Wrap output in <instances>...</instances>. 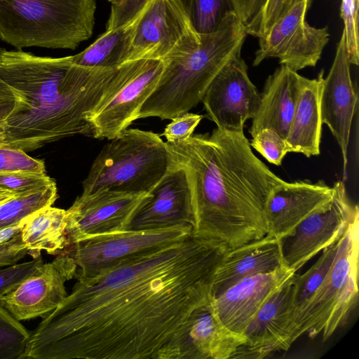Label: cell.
<instances>
[{
  "label": "cell",
  "instance_id": "7bdbcfd3",
  "mask_svg": "<svg viewBox=\"0 0 359 359\" xmlns=\"http://www.w3.org/2000/svg\"><path fill=\"white\" fill-rule=\"evenodd\" d=\"M17 196L20 195H17L8 189L0 187V204Z\"/></svg>",
  "mask_w": 359,
  "mask_h": 359
},
{
  "label": "cell",
  "instance_id": "d6a6232c",
  "mask_svg": "<svg viewBox=\"0 0 359 359\" xmlns=\"http://www.w3.org/2000/svg\"><path fill=\"white\" fill-rule=\"evenodd\" d=\"M358 4L359 0H341L340 6L348 58L355 65L359 64Z\"/></svg>",
  "mask_w": 359,
  "mask_h": 359
},
{
  "label": "cell",
  "instance_id": "d590c367",
  "mask_svg": "<svg viewBox=\"0 0 359 359\" xmlns=\"http://www.w3.org/2000/svg\"><path fill=\"white\" fill-rule=\"evenodd\" d=\"M149 0H116L111 3L106 30L119 27L135 18Z\"/></svg>",
  "mask_w": 359,
  "mask_h": 359
},
{
  "label": "cell",
  "instance_id": "9c48e42d",
  "mask_svg": "<svg viewBox=\"0 0 359 359\" xmlns=\"http://www.w3.org/2000/svg\"><path fill=\"white\" fill-rule=\"evenodd\" d=\"M190 225L123 232L89 238L69 245L61 252L68 257L77 280L88 279L130 259L184 239Z\"/></svg>",
  "mask_w": 359,
  "mask_h": 359
},
{
  "label": "cell",
  "instance_id": "5b68a950",
  "mask_svg": "<svg viewBox=\"0 0 359 359\" xmlns=\"http://www.w3.org/2000/svg\"><path fill=\"white\" fill-rule=\"evenodd\" d=\"M95 9L96 0H0V40L74 50L91 37Z\"/></svg>",
  "mask_w": 359,
  "mask_h": 359
},
{
  "label": "cell",
  "instance_id": "5bb4252c",
  "mask_svg": "<svg viewBox=\"0 0 359 359\" xmlns=\"http://www.w3.org/2000/svg\"><path fill=\"white\" fill-rule=\"evenodd\" d=\"M259 99L260 93L250 79L248 66L239 53L215 76L201 102L207 118L217 128L241 132L245 121L255 116Z\"/></svg>",
  "mask_w": 359,
  "mask_h": 359
},
{
  "label": "cell",
  "instance_id": "74e56055",
  "mask_svg": "<svg viewBox=\"0 0 359 359\" xmlns=\"http://www.w3.org/2000/svg\"><path fill=\"white\" fill-rule=\"evenodd\" d=\"M301 1L266 0L262 11L256 37L264 36L276 21Z\"/></svg>",
  "mask_w": 359,
  "mask_h": 359
},
{
  "label": "cell",
  "instance_id": "f1b7e54d",
  "mask_svg": "<svg viewBox=\"0 0 359 359\" xmlns=\"http://www.w3.org/2000/svg\"><path fill=\"white\" fill-rule=\"evenodd\" d=\"M232 11L231 0H192L189 14L195 30L205 34L216 31Z\"/></svg>",
  "mask_w": 359,
  "mask_h": 359
},
{
  "label": "cell",
  "instance_id": "8992f818",
  "mask_svg": "<svg viewBox=\"0 0 359 359\" xmlns=\"http://www.w3.org/2000/svg\"><path fill=\"white\" fill-rule=\"evenodd\" d=\"M104 145L82 182V194L107 189L149 193L167 172L166 144L151 131L126 128Z\"/></svg>",
  "mask_w": 359,
  "mask_h": 359
},
{
  "label": "cell",
  "instance_id": "7c38bea8",
  "mask_svg": "<svg viewBox=\"0 0 359 359\" xmlns=\"http://www.w3.org/2000/svg\"><path fill=\"white\" fill-rule=\"evenodd\" d=\"M332 187L331 201L303 219L291 236L281 240L283 264L294 272L337 241L359 212L358 205L350 203L343 181L336 182Z\"/></svg>",
  "mask_w": 359,
  "mask_h": 359
},
{
  "label": "cell",
  "instance_id": "3957f363",
  "mask_svg": "<svg viewBox=\"0 0 359 359\" xmlns=\"http://www.w3.org/2000/svg\"><path fill=\"white\" fill-rule=\"evenodd\" d=\"M117 69L77 65L72 55L0 48V78L15 97L4 122V145L26 151L75 135L91 136L87 116Z\"/></svg>",
  "mask_w": 359,
  "mask_h": 359
},
{
  "label": "cell",
  "instance_id": "f546056e",
  "mask_svg": "<svg viewBox=\"0 0 359 359\" xmlns=\"http://www.w3.org/2000/svg\"><path fill=\"white\" fill-rule=\"evenodd\" d=\"M30 333L0 304V359H22Z\"/></svg>",
  "mask_w": 359,
  "mask_h": 359
},
{
  "label": "cell",
  "instance_id": "8fae6325",
  "mask_svg": "<svg viewBox=\"0 0 359 359\" xmlns=\"http://www.w3.org/2000/svg\"><path fill=\"white\" fill-rule=\"evenodd\" d=\"M311 0H302L291 8L268 32L259 39L253 66L268 58L294 71L315 67L330 39L327 27L316 28L306 21Z\"/></svg>",
  "mask_w": 359,
  "mask_h": 359
},
{
  "label": "cell",
  "instance_id": "8d00e7d4",
  "mask_svg": "<svg viewBox=\"0 0 359 359\" xmlns=\"http://www.w3.org/2000/svg\"><path fill=\"white\" fill-rule=\"evenodd\" d=\"M203 116L199 114L187 112L179 115L165 128L163 135L167 142L185 140L190 137L199 124Z\"/></svg>",
  "mask_w": 359,
  "mask_h": 359
},
{
  "label": "cell",
  "instance_id": "83f0119b",
  "mask_svg": "<svg viewBox=\"0 0 359 359\" xmlns=\"http://www.w3.org/2000/svg\"><path fill=\"white\" fill-rule=\"evenodd\" d=\"M341 236L334 243L323 250L320 258L309 270L302 275L294 274L293 282L295 288L296 315L329 272L339 250Z\"/></svg>",
  "mask_w": 359,
  "mask_h": 359
},
{
  "label": "cell",
  "instance_id": "f6af8a7d",
  "mask_svg": "<svg viewBox=\"0 0 359 359\" xmlns=\"http://www.w3.org/2000/svg\"><path fill=\"white\" fill-rule=\"evenodd\" d=\"M107 1H108L109 2L112 3V2H114V1H116V0H107Z\"/></svg>",
  "mask_w": 359,
  "mask_h": 359
},
{
  "label": "cell",
  "instance_id": "60d3db41",
  "mask_svg": "<svg viewBox=\"0 0 359 359\" xmlns=\"http://www.w3.org/2000/svg\"><path fill=\"white\" fill-rule=\"evenodd\" d=\"M25 219L18 224L0 230V244L8 241L21 232Z\"/></svg>",
  "mask_w": 359,
  "mask_h": 359
},
{
  "label": "cell",
  "instance_id": "d6986e66",
  "mask_svg": "<svg viewBox=\"0 0 359 359\" xmlns=\"http://www.w3.org/2000/svg\"><path fill=\"white\" fill-rule=\"evenodd\" d=\"M294 274L283 265L271 272L246 277L221 294L212 296V304L220 320L233 332L243 335L262 306Z\"/></svg>",
  "mask_w": 359,
  "mask_h": 359
},
{
  "label": "cell",
  "instance_id": "e575fe53",
  "mask_svg": "<svg viewBox=\"0 0 359 359\" xmlns=\"http://www.w3.org/2000/svg\"><path fill=\"white\" fill-rule=\"evenodd\" d=\"M43 262L41 256L20 264L0 268V299L15 288Z\"/></svg>",
  "mask_w": 359,
  "mask_h": 359
},
{
  "label": "cell",
  "instance_id": "ee69618b",
  "mask_svg": "<svg viewBox=\"0 0 359 359\" xmlns=\"http://www.w3.org/2000/svg\"><path fill=\"white\" fill-rule=\"evenodd\" d=\"M182 1L184 2V4L188 13H189L192 0H182Z\"/></svg>",
  "mask_w": 359,
  "mask_h": 359
},
{
  "label": "cell",
  "instance_id": "277c9868",
  "mask_svg": "<svg viewBox=\"0 0 359 359\" xmlns=\"http://www.w3.org/2000/svg\"><path fill=\"white\" fill-rule=\"evenodd\" d=\"M200 35L201 43L194 50L163 62L158 84L142 104L138 119H172L195 107L218 72L241 53L248 33L232 11L216 31Z\"/></svg>",
  "mask_w": 359,
  "mask_h": 359
},
{
  "label": "cell",
  "instance_id": "9a60e30c",
  "mask_svg": "<svg viewBox=\"0 0 359 359\" xmlns=\"http://www.w3.org/2000/svg\"><path fill=\"white\" fill-rule=\"evenodd\" d=\"M294 276L257 313L243 332L245 343L232 358H262L274 351H287L298 338Z\"/></svg>",
  "mask_w": 359,
  "mask_h": 359
},
{
  "label": "cell",
  "instance_id": "4fadbf2b",
  "mask_svg": "<svg viewBox=\"0 0 359 359\" xmlns=\"http://www.w3.org/2000/svg\"><path fill=\"white\" fill-rule=\"evenodd\" d=\"M150 196V193L132 194L107 189L81 194L67 210L68 245L127 231L136 212Z\"/></svg>",
  "mask_w": 359,
  "mask_h": 359
},
{
  "label": "cell",
  "instance_id": "f35d334b",
  "mask_svg": "<svg viewBox=\"0 0 359 359\" xmlns=\"http://www.w3.org/2000/svg\"><path fill=\"white\" fill-rule=\"evenodd\" d=\"M27 255H29V251L20 233L8 241L0 244V268L15 264Z\"/></svg>",
  "mask_w": 359,
  "mask_h": 359
},
{
  "label": "cell",
  "instance_id": "d4e9b609",
  "mask_svg": "<svg viewBox=\"0 0 359 359\" xmlns=\"http://www.w3.org/2000/svg\"><path fill=\"white\" fill-rule=\"evenodd\" d=\"M66 210L48 206L28 216L25 219L20 235L22 242L33 258L44 250L58 255L67 247Z\"/></svg>",
  "mask_w": 359,
  "mask_h": 359
},
{
  "label": "cell",
  "instance_id": "cb8c5ba5",
  "mask_svg": "<svg viewBox=\"0 0 359 359\" xmlns=\"http://www.w3.org/2000/svg\"><path fill=\"white\" fill-rule=\"evenodd\" d=\"M323 76L322 70L316 79H304L285 137L290 152L301 153L306 157L320 153L323 123L320 98Z\"/></svg>",
  "mask_w": 359,
  "mask_h": 359
},
{
  "label": "cell",
  "instance_id": "ab89813d",
  "mask_svg": "<svg viewBox=\"0 0 359 359\" xmlns=\"http://www.w3.org/2000/svg\"><path fill=\"white\" fill-rule=\"evenodd\" d=\"M14 95L8 86L0 78V107L13 105Z\"/></svg>",
  "mask_w": 359,
  "mask_h": 359
},
{
  "label": "cell",
  "instance_id": "603a6c76",
  "mask_svg": "<svg viewBox=\"0 0 359 359\" xmlns=\"http://www.w3.org/2000/svg\"><path fill=\"white\" fill-rule=\"evenodd\" d=\"M283 265L281 241L269 233L230 248L215 272L212 295L221 294L246 277L271 272Z\"/></svg>",
  "mask_w": 359,
  "mask_h": 359
},
{
  "label": "cell",
  "instance_id": "484cf974",
  "mask_svg": "<svg viewBox=\"0 0 359 359\" xmlns=\"http://www.w3.org/2000/svg\"><path fill=\"white\" fill-rule=\"evenodd\" d=\"M140 13L128 23L106 30L85 50L72 55V63L89 67L117 68L128 62Z\"/></svg>",
  "mask_w": 359,
  "mask_h": 359
},
{
  "label": "cell",
  "instance_id": "7a4b0ae2",
  "mask_svg": "<svg viewBox=\"0 0 359 359\" xmlns=\"http://www.w3.org/2000/svg\"><path fill=\"white\" fill-rule=\"evenodd\" d=\"M170 161L185 172L194 211L193 233L230 248L269 233L268 199L285 181L252 152L243 131L215 128L166 142Z\"/></svg>",
  "mask_w": 359,
  "mask_h": 359
},
{
  "label": "cell",
  "instance_id": "e0dca14e",
  "mask_svg": "<svg viewBox=\"0 0 359 359\" xmlns=\"http://www.w3.org/2000/svg\"><path fill=\"white\" fill-rule=\"evenodd\" d=\"M350 65L345 34L342 32L332 67L323 80L320 104L322 123L327 126L341 149L344 177L348 163L351 128L358 104Z\"/></svg>",
  "mask_w": 359,
  "mask_h": 359
},
{
  "label": "cell",
  "instance_id": "ffe728a7",
  "mask_svg": "<svg viewBox=\"0 0 359 359\" xmlns=\"http://www.w3.org/2000/svg\"><path fill=\"white\" fill-rule=\"evenodd\" d=\"M333 187L323 180L285 182L271 192L266 207L269 234L279 240L291 236L307 216L330 202Z\"/></svg>",
  "mask_w": 359,
  "mask_h": 359
},
{
  "label": "cell",
  "instance_id": "6da1fadb",
  "mask_svg": "<svg viewBox=\"0 0 359 359\" xmlns=\"http://www.w3.org/2000/svg\"><path fill=\"white\" fill-rule=\"evenodd\" d=\"M230 248L191 233L95 277L30 333L22 359H180L187 321Z\"/></svg>",
  "mask_w": 359,
  "mask_h": 359
},
{
  "label": "cell",
  "instance_id": "52a82bcc",
  "mask_svg": "<svg viewBox=\"0 0 359 359\" xmlns=\"http://www.w3.org/2000/svg\"><path fill=\"white\" fill-rule=\"evenodd\" d=\"M359 212L348 222L339 250L324 280L296 315L298 338L328 339L346 321L358 297Z\"/></svg>",
  "mask_w": 359,
  "mask_h": 359
},
{
  "label": "cell",
  "instance_id": "7402d4cb",
  "mask_svg": "<svg viewBox=\"0 0 359 359\" xmlns=\"http://www.w3.org/2000/svg\"><path fill=\"white\" fill-rule=\"evenodd\" d=\"M304 79L283 65L268 76L252 118L251 137L260 130L270 128L285 139Z\"/></svg>",
  "mask_w": 359,
  "mask_h": 359
},
{
  "label": "cell",
  "instance_id": "4dcf8cb0",
  "mask_svg": "<svg viewBox=\"0 0 359 359\" xmlns=\"http://www.w3.org/2000/svg\"><path fill=\"white\" fill-rule=\"evenodd\" d=\"M252 137L251 147L273 165H280L284 157L290 152L285 139L272 129L260 130Z\"/></svg>",
  "mask_w": 359,
  "mask_h": 359
},
{
  "label": "cell",
  "instance_id": "4316f807",
  "mask_svg": "<svg viewBox=\"0 0 359 359\" xmlns=\"http://www.w3.org/2000/svg\"><path fill=\"white\" fill-rule=\"evenodd\" d=\"M57 198L55 182L36 191L17 196L0 204V230L20 223L36 211L51 206Z\"/></svg>",
  "mask_w": 359,
  "mask_h": 359
},
{
  "label": "cell",
  "instance_id": "44dd1931",
  "mask_svg": "<svg viewBox=\"0 0 359 359\" xmlns=\"http://www.w3.org/2000/svg\"><path fill=\"white\" fill-rule=\"evenodd\" d=\"M245 341L243 335L233 332L220 320L212 295L189 316L180 359L232 358Z\"/></svg>",
  "mask_w": 359,
  "mask_h": 359
},
{
  "label": "cell",
  "instance_id": "836d02e7",
  "mask_svg": "<svg viewBox=\"0 0 359 359\" xmlns=\"http://www.w3.org/2000/svg\"><path fill=\"white\" fill-rule=\"evenodd\" d=\"M0 172L46 173L44 162L35 159L20 149L0 147Z\"/></svg>",
  "mask_w": 359,
  "mask_h": 359
},
{
  "label": "cell",
  "instance_id": "ac0fdd59",
  "mask_svg": "<svg viewBox=\"0 0 359 359\" xmlns=\"http://www.w3.org/2000/svg\"><path fill=\"white\" fill-rule=\"evenodd\" d=\"M128 230H150L176 225L194 227L191 195L184 170L170 161L169 168L149 192Z\"/></svg>",
  "mask_w": 359,
  "mask_h": 359
},
{
  "label": "cell",
  "instance_id": "ba28073f",
  "mask_svg": "<svg viewBox=\"0 0 359 359\" xmlns=\"http://www.w3.org/2000/svg\"><path fill=\"white\" fill-rule=\"evenodd\" d=\"M164 63L141 59L118 67L102 97L87 116L91 136L115 137L135 120L140 109L158 84Z\"/></svg>",
  "mask_w": 359,
  "mask_h": 359
},
{
  "label": "cell",
  "instance_id": "b9f144b4",
  "mask_svg": "<svg viewBox=\"0 0 359 359\" xmlns=\"http://www.w3.org/2000/svg\"><path fill=\"white\" fill-rule=\"evenodd\" d=\"M13 105L0 107V147L4 145V128L5 119L11 113Z\"/></svg>",
  "mask_w": 359,
  "mask_h": 359
},
{
  "label": "cell",
  "instance_id": "2e32d148",
  "mask_svg": "<svg viewBox=\"0 0 359 359\" xmlns=\"http://www.w3.org/2000/svg\"><path fill=\"white\" fill-rule=\"evenodd\" d=\"M74 270L62 252L52 262L38 266L31 274L0 299V304L18 320L48 316L68 295L65 283Z\"/></svg>",
  "mask_w": 359,
  "mask_h": 359
},
{
  "label": "cell",
  "instance_id": "30bf717a",
  "mask_svg": "<svg viewBox=\"0 0 359 359\" xmlns=\"http://www.w3.org/2000/svg\"><path fill=\"white\" fill-rule=\"evenodd\" d=\"M201 43L182 0H149L140 13L129 61L165 62L184 55Z\"/></svg>",
  "mask_w": 359,
  "mask_h": 359
},
{
  "label": "cell",
  "instance_id": "1f68e13d",
  "mask_svg": "<svg viewBox=\"0 0 359 359\" xmlns=\"http://www.w3.org/2000/svg\"><path fill=\"white\" fill-rule=\"evenodd\" d=\"M54 182L46 173L0 172V187L17 195L36 191Z\"/></svg>",
  "mask_w": 359,
  "mask_h": 359
}]
</instances>
